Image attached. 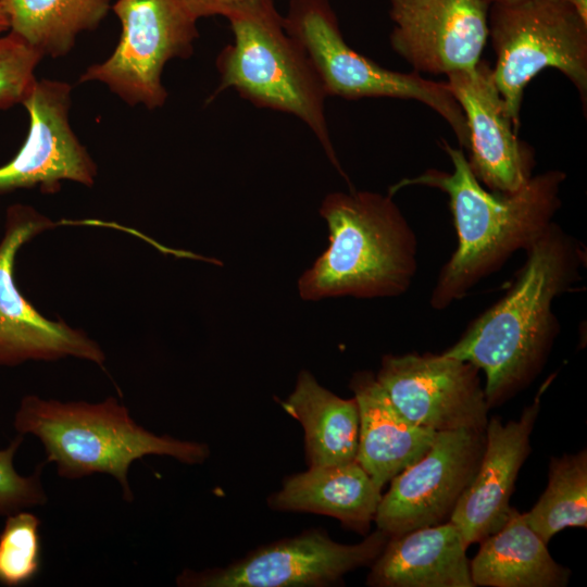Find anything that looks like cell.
I'll use <instances>...</instances> for the list:
<instances>
[{"label": "cell", "mask_w": 587, "mask_h": 587, "mask_svg": "<svg viewBox=\"0 0 587 587\" xmlns=\"http://www.w3.org/2000/svg\"><path fill=\"white\" fill-rule=\"evenodd\" d=\"M540 411V394L517 420L488 419L478 467L450 516L464 544L480 542L508 521L519 472L530 453V435Z\"/></svg>", "instance_id": "cell-16"}, {"label": "cell", "mask_w": 587, "mask_h": 587, "mask_svg": "<svg viewBox=\"0 0 587 587\" xmlns=\"http://www.w3.org/2000/svg\"><path fill=\"white\" fill-rule=\"evenodd\" d=\"M442 143L451 172L428 168L389 190L392 195L404 187L425 186L449 198L458 245L433 287L429 304L435 310L449 308L514 253L526 251L554 222L566 179L563 171L549 170L533 175L514 192H494L474 176L462 149Z\"/></svg>", "instance_id": "cell-2"}, {"label": "cell", "mask_w": 587, "mask_h": 587, "mask_svg": "<svg viewBox=\"0 0 587 587\" xmlns=\"http://www.w3.org/2000/svg\"><path fill=\"white\" fill-rule=\"evenodd\" d=\"M283 23L305 51L326 96L419 101L444 118L461 148H467L465 116L448 84L414 71H390L357 52L344 39L329 0H289Z\"/></svg>", "instance_id": "cell-7"}, {"label": "cell", "mask_w": 587, "mask_h": 587, "mask_svg": "<svg viewBox=\"0 0 587 587\" xmlns=\"http://www.w3.org/2000/svg\"><path fill=\"white\" fill-rule=\"evenodd\" d=\"M22 104L28 133L14 158L0 166V193L35 187L54 193L63 180L91 187L97 165L70 125L71 86L36 79Z\"/></svg>", "instance_id": "cell-13"}, {"label": "cell", "mask_w": 587, "mask_h": 587, "mask_svg": "<svg viewBox=\"0 0 587 587\" xmlns=\"http://www.w3.org/2000/svg\"><path fill=\"white\" fill-rule=\"evenodd\" d=\"M22 441L23 435L18 434L8 448L0 449V515H10L47 502L40 480L43 463L30 476L20 475L13 465Z\"/></svg>", "instance_id": "cell-26"}, {"label": "cell", "mask_w": 587, "mask_h": 587, "mask_svg": "<svg viewBox=\"0 0 587 587\" xmlns=\"http://www.w3.org/2000/svg\"><path fill=\"white\" fill-rule=\"evenodd\" d=\"M40 520L28 512L8 515L0 533V583L18 586L30 582L41 565Z\"/></svg>", "instance_id": "cell-24"}, {"label": "cell", "mask_w": 587, "mask_h": 587, "mask_svg": "<svg viewBox=\"0 0 587 587\" xmlns=\"http://www.w3.org/2000/svg\"><path fill=\"white\" fill-rule=\"evenodd\" d=\"M524 515L546 544L566 527H587L586 449L550 459L547 487Z\"/></svg>", "instance_id": "cell-23"}, {"label": "cell", "mask_w": 587, "mask_h": 587, "mask_svg": "<svg viewBox=\"0 0 587 587\" xmlns=\"http://www.w3.org/2000/svg\"><path fill=\"white\" fill-rule=\"evenodd\" d=\"M382 489L354 460L313 466L286 477L267 504L277 511L310 512L339 520L346 527L366 534L374 521Z\"/></svg>", "instance_id": "cell-19"}, {"label": "cell", "mask_w": 587, "mask_h": 587, "mask_svg": "<svg viewBox=\"0 0 587 587\" xmlns=\"http://www.w3.org/2000/svg\"><path fill=\"white\" fill-rule=\"evenodd\" d=\"M484 446V432H437L428 451L389 482L374 519L377 528L392 537L448 522Z\"/></svg>", "instance_id": "cell-12"}, {"label": "cell", "mask_w": 587, "mask_h": 587, "mask_svg": "<svg viewBox=\"0 0 587 587\" xmlns=\"http://www.w3.org/2000/svg\"><path fill=\"white\" fill-rule=\"evenodd\" d=\"M349 387L360 416L355 460L383 489L428 451L437 432L419 426L402 415L373 373H354Z\"/></svg>", "instance_id": "cell-18"}, {"label": "cell", "mask_w": 587, "mask_h": 587, "mask_svg": "<svg viewBox=\"0 0 587 587\" xmlns=\"http://www.w3.org/2000/svg\"><path fill=\"white\" fill-rule=\"evenodd\" d=\"M43 55L12 32L0 37V110L22 103Z\"/></svg>", "instance_id": "cell-25"}, {"label": "cell", "mask_w": 587, "mask_h": 587, "mask_svg": "<svg viewBox=\"0 0 587 587\" xmlns=\"http://www.w3.org/2000/svg\"><path fill=\"white\" fill-rule=\"evenodd\" d=\"M14 427L18 434H32L41 441L46 462H53L61 477L76 479L95 473L110 474L121 485L127 501L134 499L128 483V470L134 461L155 454L198 464L210 455L205 444L148 432L113 397L88 403L28 395L15 413Z\"/></svg>", "instance_id": "cell-4"}, {"label": "cell", "mask_w": 587, "mask_h": 587, "mask_svg": "<svg viewBox=\"0 0 587 587\" xmlns=\"http://www.w3.org/2000/svg\"><path fill=\"white\" fill-rule=\"evenodd\" d=\"M489 7L485 0H389L390 47L419 74L472 70L488 40Z\"/></svg>", "instance_id": "cell-14"}, {"label": "cell", "mask_w": 587, "mask_h": 587, "mask_svg": "<svg viewBox=\"0 0 587 587\" xmlns=\"http://www.w3.org/2000/svg\"><path fill=\"white\" fill-rule=\"evenodd\" d=\"M573 7L579 16L587 22V0H561Z\"/></svg>", "instance_id": "cell-28"}, {"label": "cell", "mask_w": 587, "mask_h": 587, "mask_svg": "<svg viewBox=\"0 0 587 587\" xmlns=\"http://www.w3.org/2000/svg\"><path fill=\"white\" fill-rule=\"evenodd\" d=\"M112 10L122 33L112 54L90 65L79 83L99 82L130 105L162 107L166 63L189 58L198 38V20L182 0H117Z\"/></svg>", "instance_id": "cell-8"}, {"label": "cell", "mask_w": 587, "mask_h": 587, "mask_svg": "<svg viewBox=\"0 0 587 587\" xmlns=\"http://www.w3.org/2000/svg\"><path fill=\"white\" fill-rule=\"evenodd\" d=\"M10 29L9 17L0 3V34Z\"/></svg>", "instance_id": "cell-29"}, {"label": "cell", "mask_w": 587, "mask_h": 587, "mask_svg": "<svg viewBox=\"0 0 587 587\" xmlns=\"http://www.w3.org/2000/svg\"><path fill=\"white\" fill-rule=\"evenodd\" d=\"M465 116L469 165L478 182L494 192L519 190L533 176L532 147L520 140L492 76L482 60L472 70L446 75Z\"/></svg>", "instance_id": "cell-15"}, {"label": "cell", "mask_w": 587, "mask_h": 587, "mask_svg": "<svg viewBox=\"0 0 587 587\" xmlns=\"http://www.w3.org/2000/svg\"><path fill=\"white\" fill-rule=\"evenodd\" d=\"M329 246L299 279L304 300L396 297L417 272V237L391 195L333 192L320 208Z\"/></svg>", "instance_id": "cell-3"}, {"label": "cell", "mask_w": 587, "mask_h": 587, "mask_svg": "<svg viewBox=\"0 0 587 587\" xmlns=\"http://www.w3.org/2000/svg\"><path fill=\"white\" fill-rule=\"evenodd\" d=\"M10 32L43 57L67 54L79 34L96 29L111 9L110 0H0Z\"/></svg>", "instance_id": "cell-22"}, {"label": "cell", "mask_w": 587, "mask_h": 587, "mask_svg": "<svg viewBox=\"0 0 587 587\" xmlns=\"http://www.w3.org/2000/svg\"><path fill=\"white\" fill-rule=\"evenodd\" d=\"M389 536L380 529L354 545L339 544L322 529H309L257 548L225 567L184 571L179 586L304 587L327 586L345 574L371 565Z\"/></svg>", "instance_id": "cell-9"}, {"label": "cell", "mask_w": 587, "mask_h": 587, "mask_svg": "<svg viewBox=\"0 0 587 587\" xmlns=\"http://www.w3.org/2000/svg\"><path fill=\"white\" fill-rule=\"evenodd\" d=\"M525 253L509 291L444 351L483 371L489 408L525 388L542 370L560 328L553 302L582 279L586 262L580 242L555 222Z\"/></svg>", "instance_id": "cell-1"}, {"label": "cell", "mask_w": 587, "mask_h": 587, "mask_svg": "<svg viewBox=\"0 0 587 587\" xmlns=\"http://www.w3.org/2000/svg\"><path fill=\"white\" fill-rule=\"evenodd\" d=\"M470 561L475 586L564 587L571 571L557 563L547 545L512 508L504 525L485 537Z\"/></svg>", "instance_id": "cell-20"}, {"label": "cell", "mask_w": 587, "mask_h": 587, "mask_svg": "<svg viewBox=\"0 0 587 587\" xmlns=\"http://www.w3.org/2000/svg\"><path fill=\"white\" fill-rule=\"evenodd\" d=\"M225 17L233 41L216 58L220 84L211 98L233 88L258 108L295 115L349 183L330 140L325 90L303 48L286 32L274 1L248 0Z\"/></svg>", "instance_id": "cell-5"}, {"label": "cell", "mask_w": 587, "mask_h": 587, "mask_svg": "<svg viewBox=\"0 0 587 587\" xmlns=\"http://www.w3.org/2000/svg\"><path fill=\"white\" fill-rule=\"evenodd\" d=\"M55 226L26 204L7 209L0 240V367L26 361L74 357L101 365L105 355L82 329L45 317L23 296L14 277L16 254L34 237Z\"/></svg>", "instance_id": "cell-10"}, {"label": "cell", "mask_w": 587, "mask_h": 587, "mask_svg": "<svg viewBox=\"0 0 587 587\" xmlns=\"http://www.w3.org/2000/svg\"><path fill=\"white\" fill-rule=\"evenodd\" d=\"M478 370L446 353L387 354L375 375L394 405L435 432H484L489 405Z\"/></svg>", "instance_id": "cell-11"}, {"label": "cell", "mask_w": 587, "mask_h": 587, "mask_svg": "<svg viewBox=\"0 0 587 587\" xmlns=\"http://www.w3.org/2000/svg\"><path fill=\"white\" fill-rule=\"evenodd\" d=\"M189 12L197 18L222 15L248 0H182Z\"/></svg>", "instance_id": "cell-27"}, {"label": "cell", "mask_w": 587, "mask_h": 587, "mask_svg": "<svg viewBox=\"0 0 587 587\" xmlns=\"http://www.w3.org/2000/svg\"><path fill=\"white\" fill-rule=\"evenodd\" d=\"M467 547L450 521L389 537L371 564L373 587H475Z\"/></svg>", "instance_id": "cell-17"}, {"label": "cell", "mask_w": 587, "mask_h": 587, "mask_svg": "<svg viewBox=\"0 0 587 587\" xmlns=\"http://www.w3.org/2000/svg\"><path fill=\"white\" fill-rule=\"evenodd\" d=\"M488 39L495 52L492 76L515 130L524 90L544 68L559 70L587 102V22L561 0L492 3Z\"/></svg>", "instance_id": "cell-6"}, {"label": "cell", "mask_w": 587, "mask_h": 587, "mask_svg": "<svg viewBox=\"0 0 587 587\" xmlns=\"http://www.w3.org/2000/svg\"><path fill=\"white\" fill-rule=\"evenodd\" d=\"M282 407L302 425L309 467L355 460L360 416L354 397H338L321 386L311 373L301 371Z\"/></svg>", "instance_id": "cell-21"}, {"label": "cell", "mask_w": 587, "mask_h": 587, "mask_svg": "<svg viewBox=\"0 0 587 587\" xmlns=\"http://www.w3.org/2000/svg\"><path fill=\"white\" fill-rule=\"evenodd\" d=\"M487 3L492 4L497 2H505V1H513V0H485Z\"/></svg>", "instance_id": "cell-30"}]
</instances>
